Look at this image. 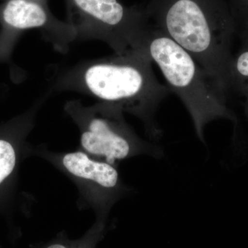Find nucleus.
Listing matches in <instances>:
<instances>
[{
  "label": "nucleus",
  "instance_id": "f8f14e48",
  "mask_svg": "<svg viewBox=\"0 0 248 248\" xmlns=\"http://www.w3.org/2000/svg\"></svg>",
  "mask_w": 248,
  "mask_h": 248
},
{
  "label": "nucleus",
  "instance_id": "1a4fd4ad",
  "mask_svg": "<svg viewBox=\"0 0 248 248\" xmlns=\"http://www.w3.org/2000/svg\"><path fill=\"white\" fill-rule=\"evenodd\" d=\"M107 228V219L99 218L80 239H70L66 235L61 234L55 239L32 248H97V244L104 238Z\"/></svg>",
  "mask_w": 248,
  "mask_h": 248
},
{
  "label": "nucleus",
  "instance_id": "6e6552de",
  "mask_svg": "<svg viewBox=\"0 0 248 248\" xmlns=\"http://www.w3.org/2000/svg\"><path fill=\"white\" fill-rule=\"evenodd\" d=\"M1 18L6 27L15 30L40 27L47 21L45 9L31 0H9L1 10Z\"/></svg>",
  "mask_w": 248,
  "mask_h": 248
},
{
  "label": "nucleus",
  "instance_id": "7ed1b4c3",
  "mask_svg": "<svg viewBox=\"0 0 248 248\" xmlns=\"http://www.w3.org/2000/svg\"><path fill=\"white\" fill-rule=\"evenodd\" d=\"M151 58L143 48L133 58L90 67L85 81L90 91L107 102L120 103L144 122L150 136L159 140L156 122L160 104L169 95V87L161 84L152 69Z\"/></svg>",
  "mask_w": 248,
  "mask_h": 248
},
{
  "label": "nucleus",
  "instance_id": "423d86ee",
  "mask_svg": "<svg viewBox=\"0 0 248 248\" xmlns=\"http://www.w3.org/2000/svg\"><path fill=\"white\" fill-rule=\"evenodd\" d=\"M16 124L0 128V213L9 210L17 184L18 169L24 156L22 135Z\"/></svg>",
  "mask_w": 248,
  "mask_h": 248
},
{
  "label": "nucleus",
  "instance_id": "f03ea898",
  "mask_svg": "<svg viewBox=\"0 0 248 248\" xmlns=\"http://www.w3.org/2000/svg\"><path fill=\"white\" fill-rule=\"evenodd\" d=\"M140 46L162 72L170 90L190 113L197 136L205 142L204 130L209 123L231 117L223 90L190 53L155 26L145 29Z\"/></svg>",
  "mask_w": 248,
  "mask_h": 248
},
{
  "label": "nucleus",
  "instance_id": "0eeeda50",
  "mask_svg": "<svg viewBox=\"0 0 248 248\" xmlns=\"http://www.w3.org/2000/svg\"><path fill=\"white\" fill-rule=\"evenodd\" d=\"M73 1L78 9L110 30L130 29L140 31L146 27L145 25L141 27L129 26L130 24H143L148 18L146 14L130 16L129 11L117 0H73Z\"/></svg>",
  "mask_w": 248,
  "mask_h": 248
},
{
  "label": "nucleus",
  "instance_id": "f257e3e1",
  "mask_svg": "<svg viewBox=\"0 0 248 248\" xmlns=\"http://www.w3.org/2000/svg\"><path fill=\"white\" fill-rule=\"evenodd\" d=\"M146 14L224 90L231 80L234 19L223 0H151Z\"/></svg>",
  "mask_w": 248,
  "mask_h": 248
},
{
  "label": "nucleus",
  "instance_id": "20e7f679",
  "mask_svg": "<svg viewBox=\"0 0 248 248\" xmlns=\"http://www.w3.org/2000/svg\"><path fill=\"white\" fill-rule=\"evenodd\" d=\"M104 116H95L88 122L81 135L85 153L112 165L141 155L160 157L162 150L156 145L143 141L126 126L119 109H110Z\"/></svg>",
  "mask_w": 248,
  "mask_h": 248
},
{
  "label": "nucleus",
  "instance_id": "39448f33",
  "mask_svg": "<svg viewBox=\"0 0 248 248\" xmlns=\"http://www.w3.org/2000/svg\"><path fill=\"white\" fill-rule=\"evenodd\" d=\"M53 156L50 159L70 176L84 195L93 202L99 218H107L112 205L128 192L115 165L93 157L84 151Z\"/></svg>",
  "mask_w": 248,
  "mask_h": 248
},
{
  "label": "nucleus",
  "instance_id": "ddd939ff",
  "mask_svg": "<svg viewBox=\"0 0 248 248\" xmlns=\"http://www.w3.org/2000/svg\"></svg>",
  "mask_w": 248,
  "mask_h": 248
},
{
  "label": "nucleus",
  "instance_id": "9d476101",
  "mask_svg": "<svg viewBox=\"0 0 248 248\" xmlns=\"http://www.w3.org/2000/svg\"><path fill=\"white\" fill-rule=\"evenodd\" d=\"M232 81H235L248 91V46L243 49L236 60L232 62Z\"/></svg>",
  "mask_w": 248,
  "mask_h": 248
},
{
  "label": "nucleus",
  "instance_id": "9b49d317",
  "mask_svg": "<svg viewBox=\"0 0 248 248\" xmlns=\"http://www.w3.org/2000/svg\"><path fill=\"white\" fill-rule=\"evenodd\" d=\"M235 17H239L243 25L248 29V0H234Z\"/></svg>",
  "mask_w": 248,
  "mask_h": 248
}]
</instances>
